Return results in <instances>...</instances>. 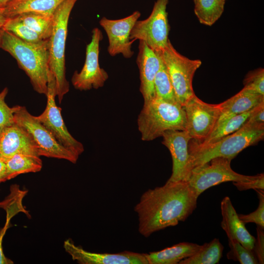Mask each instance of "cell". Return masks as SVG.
<instances>
[{
	"instance_id": "cell-1",
	"label": "cell",
	"mask_w": 264,
	"mask_h": 264,
	"mask_svg": "<svg viewBox=\"0 0 264 264\" xmlns=\"http://www.w3.org/2000/svg\"><path fill=\"white\" fill-rule=\"evenodd\" d=\"M198 198L185 181H167L162 186L148 189L134 208L139 232L147 238L185 221L196 209Z\"/></svg>"
},
{
	"instance_id": "cell-2",
	"label": "cell",
	"mask_w": 264,
	"mask_h": 264,
	"mask_svg": "<svg viewBox=\"0 0 264 264\" xmlns=\"http://www.w3.org/2000/svg\"><path fill=\"white\" fill-rule=\"evenodd\" d=\"M0 48L8 52L29 77L33 89L40 94L47 92L48 40L38 44L24 42L4 30Z\"/></svg>"
},
{
	"instance_id": "cell-3",
	"label": "cell",
	"mask_w": 264,
	"mask_h": 264,
	"mask_svg": "<svg viewBox=\"0 0 264 264\" xmlns=\"http://www.w3.org/2000/svg\"><path fill=\"white\" fill-rule=\"evenodd\" d=\"M264 137V124L247 120L237 131L205 146H198L191 140L188 145L191 170L217 157L230 159L247 147L254 145Z\"/></svg>"
},
{
	"instance_id": "cell-4",
	"label": "cell",
	"mask_w": 264,
	"mask_h": 264,
	"mask_svg": "<svg viewBox=\"0 0 264 264\" xmlns=\"http://www.w3.org/2000/svg\"><path fill=\"white\" fill-rule=\"evenodd\" d=\"M142 140L150 141L169 130H185V112L180 105L154 97L144 103L137 118Z\"/></svg>"
},
{
	"instance_id": "cell-5",
	"label": "cell",
	"mask_w": 264,
	"mask_h": 264,
	"mask_svg": "<svg viewBox=\"0 0 264 264\" xmlns=\"http://www.w3.org/2000/svg\"><path fill=\"white\" fill-rule=\"evenodd\" d=\"M78 0H65L56 8L52 33L48 39L49 69L55 77L56 96L59 103L69 90L66 76V42L69 16Z\"/></svg>"
},
{
	"instance_id": "cell-6",
	"label": "cell",
	"mask_w": 264,
	"mask_h": 264,
	"mask_svg": "<svg viewBox=\"0 0 264 264\" xmlns=\"http://www.w3.org/2000/svg\"><path fill=\"white\" fill-rule=\"evenodd\" d=\"M156 52L166 68L177 99L183 107L195 94L193 79L202 62L200 60H192L180 54L170 40L162 50Z\"/></svg>"
},
{
	"instance_id": "cell-7",
	"label": "cell",
	"mask_w": 264,
	"mask_h": 264,
	"mask_svg": "<svg viewBox=\"0 0 264 264\" xmlns=\"http://www.w3.org/2000/svg\"><path fill=\"white\" fill-rule=\"evenodd\" d=\"M231 160L217 157L192 169L187 182L198 198L206 189L221 183L248 181L258 176V175L250 176L236 173L231 168Z\"/></svg>"
},
{
	"instance_id": "cell-8",
	"label": "cell",
	"mask_w": 264,
	"mask_h": 264,
	"mask_svg": "<svg viewBox=\"0 0 264 264\" xmlns=\"http://www.w3.org/2000/svg\"><path fill=\"white\" fill-rule=\"evenodd\" d=\"M14 122L25 129L32 137L39 155L65 159L76 163L78 157L61 145L51 132L24 106H16Z\"/></svg>"
},
{
	"instance_id": "cell-9",
	"label": "cell",
	"mask_w": 264,
	"mask_h": 264,
	"mask_svg": "<svg viewBox=\"0 0 264 264\" xmlns=\"http://www.w3.org/2000/svg\"><path fill=\"white\" fill-rule=\"evenodd\" d=\"M169 0H156L150 15L144 20L137 21L130 34V40L144 42L155 52L167 45L170 26L167 6Z\"/></svg>"
},
{
	"instance_id": "cell-10",
	"label": "cell",
	"mask_w": 264,
	"mask_h": 264,
	"mask_svg": "<svg viewBox=\"0 0 264 264\" xmlns=\"http://www.w3.org/2000/svg\"><path fill=\"white\" fill-rule=\"evenodd\" d=\"M47 103L44 110L36 119L46 127L57 141L79 157L84 151L83 144L75 139L68 131L61 114V108L55 102L56 82L54 75L48 73Z\"/></svg>"
},
{
	"instance_id": "cell-11",
	"label": "cell",
	"mask_w": 264,
	"mask_h": 264,
	"mask_svg": "<svg viewBox=\"0 0 264 264\" xmlns=\"http://www.w3.org/2000/svg\"><path fill=\"white\" fill-rule=\"evenodd\" d=\"M185 112V131L192 139L200 142L213 132L220 115V104H210L194 95L183 106Z\"/></svg>"
},
{
	"instance_id": "cell-12",
	"label": "cell",
	"mask_w": 264,
	"mask_h": 264,
	"mask_svg": "<svg viewBox=\"0 0 264 264\" xmlns=\"http://www.w3.org/2000/svg\"><path fill=\"white\" fill-rule=\"evenodd\" d=\"M103 39L101 30L97 27L92 31L91 40L87 45L86 59L80 72H74L71 83L74 88L82 91L102 88L109 78L106 71L99 64V45Z\"/></svg>"
},
{
	"instance_id": "cell-13",
	"label": "cell",
	"mask_w": 264,
	"mask_h": 264,
	"mask_svg": "<svg viewBox=\"0 0 264 264\" xmlns=\"http://www.w3.org/2000/svg\"><path fill=\"white\" fill-rule=\"evenodd\" d=\"M141 13L138 11L117 20L103 17L99 23L105 31L108 38V52L111 56L121 54L124 58H130L134 52L132 46L134 41L130 40L131 31Z\"/></svg>"
},
{
	"instance_id": "cell-14",
	"label": "cell",
	"mask_w": 264,
	"mask_h": 264,
	"mask_svg": "<svg viewBox=\"0 0 264 264\" xmlns=\"http://www.w3.org/2000/svg\"><path fill=\"white\" fill-rule=\"evenodd\" d=\"M162 137V143L169 150L173 162L172 174L167 181H187L192 170L188 150L191 137L185 130L167 131Z\"/></svg>"
},
{
	"instance_id": "cell-15",
	"label": "cell",
	"mask_w": 264,
	"mask_h": 264,
	"mask_svg": "<svg viewBox=\"0 0 264 264\" xmlns=\"http://www.w3.org/2000/svg\"><path fill=\"white\" fill-rule=\"evenodd\" d=\"M64 248L74 261L80 264H148L145 254L129 251L116 253H95L76 245L70 239Z\"/></svg>"
},
{
	"instance_id": "cell-16",
	"label": "cell",
	"mask_w": 264,
	"mask_h": 264,
	"mask_svg": "<svg viewBox=\"0 0 264 264\" xmlns=\"http://www.w3.org/2000/svg\"><path fill=\"white\" fill-rule=\"evenodd\" d=\"M139 41L136 63L140 81L139 90L144 103H146L155 97L154 81L162 61L157 52L150 48L144 42Z\"/></svg>"
},
{
	"instance_id": "cell-17",
	"label": "cell",
	"mask_w": 264,
	"mask_h": 264,
	"mask_svg": "<svg viewBox=\"0 0 264 264\" xmlns=\"http://www.w3.org/2000/svg\"><path fill=\"white\" fill-rule=\"evenodd\" d=\"M17 154L39 156L30 134L14 122L5 128L0 135V157L5 161Z\"/></svg>"
},
{
	"instance_id": "cell-18",
	"label": "cell",
	"mask_w": 264,
	"mask_h": 264,
	"mask_svg": "<svg viewBox=\"0 0 264 264\" xmlns=\"http://www.w3.org/2000/svg\"><path fill=\"white\" fill-rule=\"evenodd\" d=\"M221 227L228 239H235L246 248L253 251L256 238L251 235L240 219L230 198L224 197L220 203Z\"/></svg>"
},
{
	"instance_id": "cell-19",
	"label": "cell",
	"mask_w": 264,
	"mask_h": 264,
	"mask_svg": "<svg viewBox=\"0 0 264 264\" xmlns=\"http://www.w3.org/2000/svg\"><path fill=\"white\" fill-rule=\"evenodd\" d=\"M263 102L264 95L243 88L236 95L220 104L221 113L216 126L233 116L250 110Z\"/></svg>"
},
{
	"instance_id": "cell-20",
	"label": "cell",
	"mask_w": 264,
	"mask_h": 264,
	"mask_svg": "<svg viewBox=\"0 0 264 264\" xmlns=\"http://www.w3.org/2000/svg\"><path fill=\"white\" fill-rule=\"evenodd\" d=\"M200 247L197 243L182 242L145 254L148 264H177L196 253Z\"/></svg>"
},
{
	"instance_id": "cell-21",
	"label": "cell",
	"mask_w": 264,
	"mask_h": 264,
	"mask_svg": "<svg viewBox=\"0 0 264 264\" xmlns=\"http://www.w3.org/2000/svg\"><path fill=\"white\" fill-rule=\"evenodd\" d=\"M65 0H11L2 8L7 19L25 13L53 14Z\"/></svg>"
},
{
	"instance_id": "cell-22",
	"label": "cell",
	"mask_w": 264,
	"mask_h": 264,
	"mask_svg": "<svg viewBox=\"0 0 264 264\" xmlns=\"http://www.w3.org/2000/svg\"><path fill=\"white\" fill-rule=\"evenodd\" d=\"M7 179L28 173L40 171L43 163L39 156L24 154H17L5 160Z\"/></svg>"
},
{
	"instance_id": "cell-23",
	"label": "cell",
	"mask_w": 264,
	"mask_h": 264,
	"mask_svg": "<svg viewBox=\"0 0 264 264\" xmlns=\"http://www.w3.org/2000/svg\"><path fill=\"white\" fill-rule=\"evenodd\" d=\"M254 108L233 116L217 125L211 134L203 141L198 142L193 139L191 141L197 145L205 146L236 132L246 122Z\"/></svg>"
},
{
	"instance_id": "cell-24",
	"label": "cell",
	"mask_w": 264,
	"mask_h": 264,
	"mask_svg": "<svg viewBox=\"0 0 264 264\" xmlns=\"http://www.w3.org/2000/svg\"><path fill=\"white\" fill-rule=\"evenodd\" d=\"M219 240L214 238L201 245L199 249L191 256L181 261L179 264H216L219 263L223 250Z\"/></svg>"
},
{
	"instance_id": "cell-25",
	"label": "cell",
	"mask_w": 264,
	"mask_h": 264,
	"mask_svg": "<svg viewBox=\"0 0 264 264\" xmlns=\"http://www.w3.org/2000/svg\"><path fill=\"white\" fill-rule=\"evenodd\" d=\"M194 12L199 22L212 26L221 17L224 9L225 0H193Z\"/></svg>"
},
{
	"instance_id": "cell-26",
	"label": "cell",
	"mask_w": 264,
	"mask_h": 264,
	"mask_svg": "<svg viewBox=\"0 0 264 264\" xmlns=\"http://www.w3.org/2000/svg\"><path fill=\"white\" fill-rule=\"evenodd\" d=\"M44 40H48L53 29L54 14L25 13L15 16Z\"/></svg>"
},
{
	"instance_id": "cell-27",
	"label": "cell",
	"mask_w": 264,
	"mask_h": 264,
	"mask_svg": "<svg viewBox=\"0 0 264 264\" xmlns=\"http://www.w3.org/2000/svg\"><path fill=\"white\" fill-rule=\"evenodd\" d=\"M28 191L20 189L19 185L15 184L11 185L10 193L2 200L0 201V208L3 209L6 213V220H10L17 214L22 212L28 218L31 215L22 204V200Z\"/></svg>"
},
{
	"instance_id": "cell-28",
	"label": "cell",
	"mask_w": 264,
	"mask_h": 264,
	"mask_svg": "<svg viewBox=\"0 0 264 264\" xmlns=\"http://www.w3.org/2000/svg\"><path fill=\"white\" fill-rule=\"evenodd\" d=\"M154 88L156 97L181 106L177 99L169 75L162 61L155 77Z\"/></svg>"
},
{
	"instance_id": "cell-29",
	"label": "cell",
	"mask_w": 264,
	"mask_h": 264,
	"mask_svg": "<svg viewBox=\"0 0 264 264\" xmlns=\"http://www.w3.org/2000/svg\"><path fill=\"white\" fill-rule=\"evenodd\" d=\"M3 27L5 30L27 43L38 44L44 41L16 17L8 18L3 24Z\"/></svg>"
},
{
	"instance_id": "cell-30",
	"label": "cell",
	"mask_w": 264,
	"mask_h": 264,
	"mask_svg": "<svg viewBox=\"0 0 264 264\" xmlns=\"http://www.w3.org/2000/svg\"><path fill=\"white\" fill-rule=\"evenodd\" d=\"M228 240L230 248V250L226 254L228 259L238 261L241 264H259L253 251L246 248L235 239Z\"/></svg>"
},
{
	"instance_id": "cell-31",
	"label": "cell",
	"mask_w": 264,
	"mask_h": 264,
	"mask_svg": "<svg viewBox=\"0 0 264 264\" xmlns=\"http://www.w3.org/2000/svg\"><path fill=\"white\" fill-rule=\"evenodd\" d=\"M8 88H5L0 92V135L4 129L14 123V115L17 106L9 107L5 101L8 93Z\"/></svg>"
},
{
	"instance_id": "cell-32",
	"label": "cell",
	"mask_w": 264,
	"mask_h": 264,
	"mask_svg": "<svg viewBox=\"0 0 264 264\" xmlns=\"http://www.w3.org/2000/svg\"><path fill=\"white\" fill-rule=\"evenodd\" d=\"M259 199L258 208L254 212L247 215H238L240 219L245 224L255 223L257 226L264 228V193L263 190L255 189Z\"/></svg>"
},
{
	"instance_id": "cell-33",
	"label": "cell",
	"mask_w": 264,
	"mask_h": 264,
	"mask_svg": "<svg viewBox=\"0 0 264 264\" xmlns=\"http://www.w3.org/2000/svg\"><path fill=\"white\" fill-rule=\"evenodd\" d=\"M244 88L264 95V69L257 68L247 73L243 80Z\"/></svg>"
},
{
	"instance_id": "cell-34",
	"label": "cell",
	"mask_w": 264,
	"mask_h": 264,
	"mask_svg": "<svg viewBox=\"0 0 264 264\" xmlns=\"http://www.w3.org/2000/svg\"><path fill=\"white\" fill-rule=\"evenodd\" d=\"M234 185L240 191L250 189H264V175L263 173L258 174V176L253 180L245 182H233Z\"/></svg>"
},
{
	"instance_id": "cell-35",
	"label": "cell",
	"mask_w": 264,
	"mask_h": 264,
	"mask_svg": "<svg viewBox=\"0 0 264 264\" xmlns=\"http://www.w3.org/2000/svg\"><path fill=\"white\" fill-rule=\"evenodd\" d=\"M263 230V228L257 226V237L253 249V252L259 264H264V234Z\"/></svg>"
},
{
	"instance_id": "cell-36",
	"label": "cell",
	"mask_w": 264,
	"mask_h": 264,
	"mask_svg": "<svg viewBox=\"0 0 264 264\" xmlns=\"http://www.w3.org/2000/svg\"><path fill=\"white\" fill-rule=\"evenodd\" d=\"M247 120L260 124H264V102L255 107Z\"/></svg>"
},
{
	"instance_id": "cell-37",
	"label": "cell",
	"mask_w": 264,
	"mask_h": 264,
	"mask_svg": "<svg viewBox=\"0 0 264 264\" xmlns=\"http://www.w3.org/2000/svg\"><path fill=\"white\" fill-rule=\"evenodd\" d=\"M10 221L6 220L4 226L0 230V264H13L11 259L5 256L2 248V241L5 233L10 227Z\"/></svg>"
},
{
	"instance_id": "cell-38",
	"label": "cell",
	"mask_w": 264,
	"mask_h": 264,
	"mask_svg": "<svg viewBox=\"0 0 264 264\" xmlns=\"http://www.w3.org/2000/svg\"><path fill=\"white\" fill-rule=\"evenodd\" d=\"M7 180L5 161L0 157V183Z\"/></svg>"
},
{
	"instance_id": "cell-39",
	"label": "cell",
	"mask_w": 264,
	"mask_h": 264,
	"mask_svg": "<svg viewBox=\"0 0 264 264\" xmlns=\"http://www.w3.org/2000/svg\"><path fill=\"white\" fill-rule=\"evenodd\" d=\"M7 19L3 13L2 8H0V24H3Z\"/></svg>"
},
{
	"instance_id": "cell-40",
	"label": "cell",
	"mask_w": 264,
	"mask_h": 264,
	"mask_svg": "<svg viewBox=\"0 0 264 264\" xmlns=\"http://www.w3.org/2000/svg\"><path fill=\"white\" fill-rule=\"evenodd\" d=\"M4 28L3 27V24H0V47L2 37L3 33L4 32Z\"/></svg>"
},
{
	"instance_id": "cell-41",
	"label": "cell",
	"mask_w": 264,
	"mask_h": 264,
	"mask_svg": "<svg viewBox=\"0 0 264 264\" xmlns=\"http://www.w3.org/2000/svg\"><path fill=\"white\" fill-rule=\"evenodd\" d=\"M11 0H0V8H3Z\"/></svg>"
},
{
	"instance_id": "cell-42",
	"label": "cell",
	"mask_w": 264,
	"mask_h": 264,
	"mask_svg": "<svg viewBox=\"0 0 264 264\" xmlns=\"http://www.w3.org/2000/svg\"><path fill=\"white\" fill-rule=\"evenodd\" d=\"M225 1L227 0H225Z\"/></svg>"
}]
</instances>
